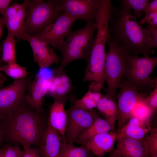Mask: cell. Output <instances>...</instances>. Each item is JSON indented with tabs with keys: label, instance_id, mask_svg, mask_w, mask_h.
Listing matches in <instances>:
<instances>
[{
	"label": "cell",
	"instance_id": "obj_15",
	"mask_svg": "<svg viewBox=\"0 0 157 157\" xmlns=\"http://www.w3.org/2000/svg\"><path fill=\"white\" fill-rule=\"evenodd\" d=\"M50 84V79L38 76L33 81L31 80L28 84L26 101L30 107L38 112L45 111L42 107L43 102L45 96L47 94Z\"/></svg>",
	"mask_w": 157,
	"mask_h": 157
},
{
	"label": "cell",
	"instance_id": "obj_29",
	"mask_svg": "<svg viewBox=\"0 0 157 157\" xmlns=\"http://www.w3.org/2000/svg\"><path fill=\"white\" fill-rule=\"evenodd\" d=\"M144 139L147 147L149 157H157V128H151Z\"/></svg>",
	"mask_w": 157,
	"mask_h": 157
},
{
	"label": "cell",
	"instance_id": "obj_14",
	"mask_svg": "<svg viewBox=\"0 0 157 157\" xmlns=\"http://www.w3.org/2000/svg\"><path fill=\"white\" fill-rule=\"evenodd\" d=\"M22 40H26L32 49L34 60L40 69L47 68L53 63H60V59L53 48L35 35H24Z\"/></svg>",
	"mask_w": 157,
	"mask_h": 157
},
{
	"label": "cell",
	"instance_id": "obj_8",
	"mask_svg": "<svg viewBox=\"0 0 157 157\" xmlns=\"http://www.w3.org/2000/svg\"><path fill=\"white\" fill-rule=\"evenodd\" d=\"M32 76L15 80L0 89V117L3 118L26 103L28 87Z\"/></svg>",
	"mask_w": 157,
	"mask_h": 157
},
{
	"label": "cell",
	"instance_id": "obj_43",
	"mask_svg": "<svg viewBox=\"0 0 157 157\" xmlns=\"http://www.w3.org/2000/svg\"></svg>",
	"mask_w": 157,
	"mask_h": 157
},
{
	"label": "cell",
	"instance_id": "obj_1",
	"mask_svg": "<svg viewBox=\"0 0 157 157\" xmlns=\"http://www.w3.org/2000/svg\"><path fill=\"white\" fill-rule=\"evenodd\" d=\"M48 117L26 103L2 118L4 142L39 147L45 131Z\"/></svg>",
	"mask_w": 157,
	"mask_h": 157
},
{
	"label": "cell",
	"instance_id": "obj_6",
	"mask_svg": "<svg viewBox=\"0 0 157 157\" xmlns=\"http://www.w3.org/2000/svg\"><path fill=\"white\" fill-rule=\"evenodd\" d=\"M126 58L127 68L124 78L142 93L145 94L144 92L153 88L157 78L149 76L157 65V57L139 56L127 52Z\"/></svg>",
	"mask_w": 157,
	"mask_h": 157
},
{
	"label": "cell",
	"instance_id": "obj_23",
	"mask_svg": "<svg viewBox=\"0 0 157 157\" xmlns=\"http://www.w3.org/2000/svg\"><path fill=\"white\" fill-rule=\"evenodd\" d=\"M115 130L110 124L100 116L93 124L83 132L77 138L75 142L82 145L93 136L101 133Z\"/></svg>",
	"mask_w": 157,
	"mask_h": 157
},
{
	"label": "cell",
	"instance_id": "obj_13",
	"mask_svg": "<svg viewBox=\"0 0 157 157\" xmlns=\"http://www.w3.org/2000/svg\"><path fill=\"white\" fill-rule=\"evenodd\" d=\"M27 8L23 2L10 5L2 14L4 25L8 30L7 36L16 38L17 41L22 40Z\"/></svg>",
	"mask_w": 157,
	"mask_h": 157
},
{
	"label": "cell",
	"instance_id": "obj_30",
	"mask_svg": "<svg viewBox=\"0 0 157 157\" xmlns=\"http://www.w3.org/2000/svg\"><path fill=\"white\" fill-rule=\"evenodd\" d=\"M145 104L153 114L157 110V79L153 90L144 100Z\"/></svg>",
	"mask_w": 157,
	"mask_h": 157
},
{
	"label": "cell",
	"instance_id": "obj_31",
	"mask_svg": "<svg viewBox=\"0 0 157 157\" xmlns=\"http://www.w3.org/2000/svg\"><path fill=\"white\" fill-rule=\"evenodd\" d=\"M1 147L4 157H22L23 150L18 145L4 144Z\"/></svg>",
	"mask_w": 157,
	"mask_h": 157
},
{
	"label": "cell",
	"instance_id": "obj_4",
	"mask_svg": "<svg viewBox=\"0 0 157 157\" xmlns=\"http://www.w3.org/2000/svg\"><path fill=\"white\" fill-rule=\"evenodd\" d=\"M23 2L27 8L24 37L41 33L63 11L60 0H26Z\"/></svg>",
	"mask_w": 157,
	"mask_h": 157
},
{
	"label": "cell",
	"instance_id": "obj_28",
	"mask_svg": "<svg viewBox=\"0 0 157 157\" xmlns=\"http://www.w3.org/2000/svg\"><path fill=\"white\" fill-rule=\"evenodd\" d=\"M146 99L139 101L135 104L131 113V117H136L149 121L153 114L145 104Z\"/></svg>",
	"mask_w": 157,
	"mask_h": 157
},
{
	"label": "cell",
	"instance_id": "obj_27",
	"mask_svg": "<svg viewBox=\"0 0 157 157\" xmlns=\"http://www.w3.org/2000/svg\"><path fill=\"white\" fill-rule=\"evenodd\" d=\"M151 0H123L121 1L122 5L134 10L133 15L137 20L142 17L144 10Z\"/></svg>",
	"mask_w": 157,
	"mask_h": 157
},
{
	"label": "cell",
	"instance_id": "obj_2",
	"mask_svg": "<svg viewBox=\"0 0 157 157\" xmlns=\"http://www.w3.org/2000/svg\"><path fill=\"white\" fill-rule=\"evenodd\" d=\"M131 10L122 4L113 8L109 24L110 35L128 53L149 56L156 47L149 31L138 22Z\"/></svg>",
	"mask_w": 157,
	"mask_h": 157
},
{
	"label": "cell",
	"instance_id": "obj_7",
	"mask_svg": "<svg viewBox=\"0 0 157 157\" xmlns=\"http://www.w3.org/2000/svg\"><path fill=\"white\" fill-rule=\"evenodd\" d=\"M109 35V30L107 27H97L93 46L86 61L84 81H94L104 87L105 82V46Z\"/></svg>",
	"mask_w": 157,
	"mask_h": 157
},
{
	"label": "cell",
	"instance_id": "obj_9",
	"mask_svg": "<svg viewBox=\"0 0 157 157\" xmlns=\"http://www.w3.org/2000/svg\"><path fill=\"white\" fill-rule=\"evenodd\" d=\"M119 92L116 95L118 107L117 130L122 128L131 118L132 111L136 104L148 95L138 89L124 78L122 80Z\"/></svg>",
	"mask_w": 157,
	"mask_h": 157
},
{
	"label": "cell",
	"instance_id": "obj_33",
	"mask_svg": "<svg viewBox=\"0 0 157 157\" xmlns=\"http://www.w3.org/2000/svg\"><path fill=\"white\" fill-rule=\"evenodd\" d=\"M22 157H41L38 147L23 146Z\"/></svg>",
	"mask_w": 157,
	"mask_h": 157
},
{
	"label": "cell",
	"instance_id": "obj_42",
	"mask_svg": "<svg viewBox=\"0 0 157 157\" xmlns=\"http://www.w3.org/2000/svg\"><path fill=\"white\" fill-rule=\"evenodd\" d=\"M1 17H0V19H1Z\"/></svg>",
	"mask_w": 157,
	"mask_h": 157
},
{
	"label": "cell",
	"instance_id": "obj_35",
	"mask_svg": "<svg viewBox=\"0 0 157 157\" xmlns=\"http://www.w3.org/2000/svg\"><path fill=\"white\" fill-rule=\"evenodd\" d=\"M147 28L149 31L153 40L154 45L157 47V27L154 26L147 24Z\"/></svg>",
	"mask_w": 157,
	"mask_h": 157
},
{
	"label": "cell",
	"instance_id": "obj_26",
	"mask_svg": "<svg viewBox=\"0 0 157 157\" xmlns=\"http://www.w3.org/2000/svg\"><path fill=\"white\" fill-rule=\"evenodd\" d=\"M0 71L3 72L7 75L17 80L28 76L26 68L17 64L16 62L6 63L1 65Z\"/></svg>",
	"mask_w": 157,
	"mask_h": 157
},
{
	"label": "cell",
	"instance_id": "obj_25",
	"mask_svg": "<svg viewBox=\"0 0 157 157\" xmlns=\"http://www.w3.org/2000/svg\"><path fill=\"white\" fill-rule=\"evenodd\" d=\"M16 42L15 38L7 36L2 44V62L6 63L16 62Z\"/></svg>",
	"mask_w": 157,
	"mask_h": 157
},
{
	"label": "cell",
	"instance_id": "obj_32",
	"mask_svg": "<svg viewBox=\"0 0 157 157\" xmlns=\"http://www.w3.org/2000/svg\"><path fill=\"white\" fill-rule=\"evenodd\" d=\"M146 22L150 25L157 27V11L145 15L144 17L139 22L142 25Z\"/></svg>",
	"mask_w": 157,
	"mask_h": 157
},
{
	"label": "cell",
	"instance_id": "obj_34",
	"mask_svg": "<svg viewBox=\"0 0 157 157\" xmlns=\"http://www.w3.org/2000/svg\"><path fill=\"white\" fill-rule=\"evenodd\" d=\"M157 11V0H151L147 5L144 11L145 15Z\"/></svg>",
	"mask_w": 157,
	"mask_h": 157
},
{
	"label": "cell",
	"instance_id": "obj_19",
	"mask_svg": "<svg viewBox=\"0 0 157 157\" xmlns=\"http://www.w3.org/2000/svg\"><path fill=\"white\" fill-rule=\"evenodd\" d=\"M66 101V98L54 99L49 107L48 119L50 124L58 131L63 140H65L67 121V113L64 106Z\"/></svg>",
	"mask_w": 157,
	"mask_h": 157
},
{
	"label": "cell",
	"instance_id": "obj_3",
	"mask_svg": "<svg viewBox=\"0 0 157 157\" xmlns=\"http://www.w3.org/2000/svg\"><path fill=\"white\" fill-rule=\"evenodd\" d=\"M96 29V22L86 23L83 28L69 33L58 48L62 57L60 65L53 70L54 73L61 72L75 60L87 61L93 46Z\"/></svg>",
	"mask_w": 157,
	"mask_h": 157
},
{
	"label": "cell",
	"instance_id": "obj_40",
	"mask_svg": "<svg viewBox=\"0 0 157 157\" xmlns=\"http://www.w3.org/2000/svg\"><path fill=\"white\" fill-rule=\"evenodd\" d=\"M3 17H1L0 20V38L1 37L3 30V27L4 25Z\"/></svg>",
	"mask_w": 157,
	"mask_h": 157
},
{
	"label": "cell",
	"instance_id": "obj_22",
	"mask_svg": "<svg viewBox=\"0 0 157 157\" xmlns=\"http://www.w3.org/2000/svg\"><path fill=\"white\" fill-rule=\"evenodd\" d=\"M96 108L101 115L114 129L117 121L118 107L117 101L109 94L103 95L97 103Z\"/></svg>",
	"mask_w": 157,
	"mask_h": 157
},
{
	"label": "cell",
	"instance_id": "obj_41",
	"mask_svg": "<svg viewBox=\"0 0 157 157\" xmlns=\"http://www.w3.org/2000/svg\"><path fill=\"white\" fill-rule=\"evenodd\" d=\"M0 157H4L3 150L1 147L0 148Z\"/></svg>",
	"mask_w": 157,
	"mask_h": 157
},
{
	"label": "cell",
	"instance_id": "obj_39",
	"mask_svg": "<svg viewBox=\"0 0 157 157\" xmlns=\"http://www.w3.org/2000/svg\"><path fill=\"white\" fill-rule=\"evenodd\" d=\"M108 157H122L114 149L112 153Z\"/></svg>",
	"mask_w": 157,
	"mask_h": 157
},
{
	"label": "cell",
	"instance_id": "obj_24",
	"mask_svg": "<svg viewBox=\"0 0 157 157\" xmlns=\"http://www.w3.org/2000/svg\"><path fill=\"white\" fill-rule=\"evenodd\" d=\"M94 156L85 146L77 147L63 142L59 157H94Z\"/></svg>",
	"mask_w": 157,
	"mask_h": 157
},
{
	"label": "cell",
	"instance_id": "obj_17",
	"mask_svg": "<svg viewBox=\"0 0 157 157\" xmlns=\"http://www.w3.org/2000/svg\"><path fill=\"white\" fill-rule=\"evenodd\" d=\"M116 140L114 149L122 157H149L144 139L138 140L117 134Z\"/></svg>",
	"mask_w": 157,
	"mask_h": 157
},
{
	"label": "cell",
	"instance_id": "obj_11",
	"mask_svg": "<svg viewBox=\"0 0 157 157\" xmlns=\"http://www.w3.org/2000/svg\"><path fill=\"white\" fill-rule=\"evenodd\" d=\"M76 20L65 11L41 33L34 35L54 49H57L72 31Z\"/></svg>",
	"mask_w": 157,
	"mask_h": 157
},
{
	"label": "cell",
	"instance_id": "obj_36",
	"mask_svg": "<svg viewBox=\"0 0 157 157\" xmlns=\"http://www.w3.org/2000/svg\"><path fill=\"white\" fill-rule=\"evenodd\" d=\"M12 1L11 0H0V15L2 14Z\"/></svg>",
	"mask_w": 157,
	"mask_h": 157
},
{
	"label": "cell",
	"instance_id": "obj_16",
	"mask_svg": "<svg viewBox=\"0 0 157 157\" xmlns=\"http://www.w3.org/2000/svg\"><path fill=\"white\" fill-rule=\"evenodd\" d=\"M64 140L58 131L51 125L48 120L38 147L41 157H59Z\"/></svg>",
	"mask_w": 157,
	"mask_h": 157
},
{
	"label": "cell",
	"instance_id": "obj_18",
	"mask_svg": "<svg viewBox=\"0 0 157 157\" xmlns=\"http://www.w3.org/2000/svg\"><path fill=\"white\" fill-rule=\"evenodd\" d=\"M117 135L115 130L99 134L90 138L82 145L86 147L95 156L103 157L114 149Z\"/></svg>",
	"mask_w": 157,
	"mask_h": 157
},
{
	"label": "cell",
	"instance_id": "obj_20",
	"mask_svg": "<svg viewBox=\"0 0 157 157\" xmlns=\"http://www.w3.org/2000/svg\"><path fill=\"white\" fill-rule=\"evenodd\" d=\"M151 129L149 121L131 117L122 128L116 132L117 135L142 140L147 136Z\"/></svg>",
	"mask_w": 157,
	"mask_h": 157
},
{
	"label": "cell",
	"instance_id": "obj_5",
	"mask_svg": "<svg viewBox=\"0 0 157 157\" xmlns=\"http://www.w3.org/2000/svg\"><path fill=\"white\" fill-rule=\"evenodd\" d=\"M106 42L108 50L106 53L104 67L105 81L107 84L106 91L117 101L116 92L127 70V52L111 37L110 33Z\"/></svg>",
	"mask_w": 157,
	"mask_h": 157
},
{
	"label": "cell",
	"instance_id": "obj_37",
	"mask_svg": "<svg viewBox=\"0 0 157 157\" xmlns=\"http://www.w3.org/2000/svg\"><path fill=\"white\" fill-rule=\"evenodd\" d=\"M2 120V118L0 117V148L4 142Z\"/></svg>",
	"mask_w": 157,
	"mask_h": 157
},
{
	"label": "cell",
	"instance_id": "obj_10",
	"mask_svg": "<svg viewBox=\"0 0 157 157\" xmlns=\"http://www.w3.org/2000/svg\"><path fill=\"white\" fill-rule=\"evenodd\" d=\"M66 112L67 121L65 140L68 144H74L77 137L100 116L94 109H83L74 104Z\"/></svg>",
	"mask_w": 157,
	"mask_h": 157
},
{
	"label": "cell",
	"instance_id": "obj_38",
	"mask_svg": "<svg viewBox=\"0 0 157 157\" xmlns=\"http://www.w3.org/2000/svg\"><path fill=\"white\" fill-rule=\"evenodd\" d=\"M0 71V89L1 88L2 85L6 81V76L2 74Z\"/></svg>",
	"mask_w": 157,
	"mask_h": 157
},
{
	"label": "cell",
	"instance_id": "obj_21",
	"mask_svg": "<svg viewBox=\"0 0 157 157\" xmlns=\"http://www.w3.org/2000/svg\"><path fill=\"white\" fill-rule=\"evenodd\" d=\"M103 88L99 83L91 82L88 86L87 92L80 99L74 101L73 104L83 109H93L96 108L97 103L103 95L101 90Z\"/></svg>",
	"mask_w": 157,
	"mask_h": 157
},
{
	"label": "cell",
	"instance_id": "obj_12",
	"mask_svg": "<svg viewBox=\"0 0 157 157\" xmlns=\"http://www.w3.org/2000/svg\"><path fill=\"white\" fill-rule=\"evenodd\" d=\"M63 11L76 20L86 23L95 22L96 15L102 0H60Z\"/></svg>",
	"mask_w": 157,
	"mask_h": 157
}]
</instances>
